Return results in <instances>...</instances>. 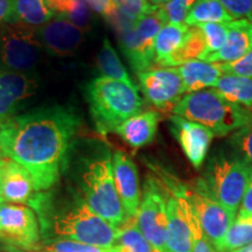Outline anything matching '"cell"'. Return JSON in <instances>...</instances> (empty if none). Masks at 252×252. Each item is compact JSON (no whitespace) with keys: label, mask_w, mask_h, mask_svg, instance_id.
Wrapping results in <instances>:
<instances>
[{"label":"cell","mask_w":252,"mask_h":252,"mask_svg":"<svg viewBox=\"0 0 252 252\" xmlns=\"http://www.w3.org/2000/svg\"><path fill=\"white\" fill-rule=\"evenodd\" d=\"M176 68L182 78L185 94L212 89L223 75L219 63H210L203 60H194Z\"/></svg>","instance_id":"ffe728a7"},{"label":"cell","mask_w":252,"mask_h":252,"mask_svg":"<svg viewBox=\"0 0 252 252\" xmlns=\"http://www.w3.org/2000/svg\"><path fill=\"white\" fill-rule=\"evenodd\" d=\"M87 2L91 11L105 18L112 26L118 20L119 13L112 0H87Z\"/></svg>","instance_id":"74e56055"},{"label":"cell","mask_w":252,"mask_h":252,"mask_svg":"<svg viewBox=\"0 0 252 252\" xmlns=\"http://www.w3.org/2000/svg\"><path fill=\"white\" fill-rule=\"evenodd\" d=\"M40 239L39 222L31 208L0 203V242L23 250L35 248Z\"/></svg>","instance_id":"8fae6325"},{"label":"cell","mask_w":252,"mask_h":252,"mask_svg":"<svg viewBox=\"0 0 252 252\" xmlns=\"http://www.w3.org/2000/svg\"><path fill=\"white\" fill-rule=\"evenodd\" d=\"M229 102L252 109V76L223 74L213 88Z\"/></svg>","instance_id":"603a6c76"},{"label":"cell","mask_w":252,"mask_h":252,"mask_svg":"<svg viewBox=\"0 0 252 252\" xmlns=\"http://www.w3.org/2000/svg\"><path fill=\"white\" fill-rule=\"evenodd\" d=\"M234 20L252 19V0H219Z\"/></svg>","instance_id":"8d00e7d4"},{"label":"cell","mask_w":252,"mask_h":252,"mask_svg":"<svg viewBox=\"0 0 252 252\" xmlns=\"http://www.w3.org/2000/svg\"><path fill=\"white\" fill-rule=\"evenodd\" d=\"M204 50H206V41L201 28L198 26L189 27L181 46L167 62L166 68H176L178 65L180 67L194 60H202Z\"/></svg>","instance_id":"4316f807"},{"label":"cell","mask_w":252,"mask_h":252,"mask_svg":"<svg viewBox=\"0 0 252 252\" xmlns=\"http://www.w3.org/2000/svg\"><path fill=\"white\" fill-rule=\"evenodd\" d=\"M12 0H0V28L5 24L9 8H11Z\"/></svg>","instance_id":"ab89813d"},{"label":"cell","mask_w":252,"mask_h":252,"mask_svg":"<svg viewBox=\"0 0 252 252\" xmlns=\"http://www.w3.org/2000/svg\"><path fill=\"white\" fill-rule=\"evenodd\" d=\"M36 34L43 50L58 58L74 55L84 41L83 30L58 17L36 28Z\"/></svg>","instance_id":"4fadbf2b"},{"label":"cell","mask_w":252,"mask_h":252,"mask_svg":"<svg viewBox=\"0 0 252 252\" xmlns=\"http://www.w3.org/2000/svg\"><path fill=\"white\" fill-rule=\"evenodd\" d=\"M35 186L27 169L13 160L2 158L0 168V195L4 202L25 204L34 196Z\"/></svg>","instance_id":"e0dca14e"},{"label":"cell","mask_w":252,"mask_h":252,"mask_svg":"<svg viewBox=\"0 0 252 252\" xmlns=\"http://www.w3.org/2000/svg\"><path fill=\"white\" fill-rule=\"evenodd\" d=\"M238 216H252V179L239 206Z\"/></svg>","instance_id":"f35d334b"},{"label":"cell","mask_w":252,"mask_h":252,"mask_svg":"<svg viewBox=\"0 0 252 252\" xmlns=\"http://www.w3.org/2000/svg\"><path fill=\"white\" fill-rule=\"evenodd\" d=\"M197 0H171L162 6L165 12L167 24L182 25L185 24L186 18Z\"/></svg>","instance_id":"d6a6232c"},{"label":"cell","mask_w":252,"mask_h":252,"mask_svg":"<svg viewBox=\"0 0 252 252\" xmlns=\"http://www.w3.org/2000/svg\"><path fill=\"white\" fill-rule=\"evenodd\" d=\"M223 74L252 76V50L237 61L231 63H219Z\"/></svg>","instance_id":"d590c367"},{"label":"cell","mask_w":252,"mask_h":252,"mask_svg":"<svg viewBox=\"0 0 252 252\" xmlns=\"http://www.w3.org/2000/svg\"><path fill=\"white\" fill-rule=\"evenodd\" d=\"M81 126L74 109L48 105L15 115L0 124V152L30 173L37 191L59 181Z\"/></svg>","instance_id":"6da1fadb"},{"label":"cell","mask_w":252,"mask_h":252,"mask_svg":"<svg viewBox=\"0 0 252 252\" xmlns=\"http://www.w3.org/2000/svg\"><path fill=\"white\" fill-rule=\"evenodd\" d=\"M231 23V21H230ZM202 31L204 41H206V50L202 60H206L210 55L215 54L224 46L229 32V23L203 24L198 26Z\"/></svg>","instance_id":"f546056e"},{"label":"cell","mask_w":252,"mask_h":252,"mask_svg":"<svg viewBox=\"0 0 252 252\" xmlns=\"http://www.w3.org/2000/svg\"><path fill=\"white\" fill-rule=\"evenodd\" d=\"M230 252H252V242L247 245H244V247L236 249V250L230 251Z\"/></svg>","instance_id":"60d3db41"},{"label":"cell","mask_w":252,"mask_h":252,"mask_svg":"<svg viewBox=\"0 0 252 252\" xmlns=\"http://www.w3.org/2000/svg\"><path fill=\"white\" fill-rule=\"evenodd\" d=\"M166 24L167 19L162 6H156L151 13L121 33V48L137 74L152 68L156 37Z\"/></svg>","instance_id":"52a82bcc"},{"label":"cell","mask_w":252,"mask_h":252,"mask_svg":"<svg viewBox=\"0 0 252 252\" xmlns=\"http://www.w3.org/2000/svg\"><path fill=\"white\" fill-rule=\"evenodd\" d=\"M54 18L46 0H12L5 24L41 27Z\"/></svg>","instance_id":"44dd1931"},{"label":"cell","mask_w":252,"mask_h":252,"mask_svg":"<svg viewBox=\"0 0 252 252\" xmlns=\"http://www.w3.org/2000/svg\"><path fill=\"white\" fill-rule=\"evenodd\" d=\"M169 121L172 133L180 144L185 156L195 168L200 169L206 160L210 144L215 135L206 126L187 121L179 116L172 115Z\"/></svg>","instance_id":"5bb4252c"},{"label":"cell","mask_w":252,"mask_h":252,"mask_svg":"<svg viewBox=\"0 0 252 252\" xmlns=\"http://www.w3.org/2000/svg\"><path fill=\"white\" fill-rule=\"evenodd\" d=\"M97 64L102 72V76L113 78V80L123 82L130 87H138L132 81L131 76L119 59L118 53L113 48L108 37H104L102 47H100L98 56H97Z\"/></svg>","instance_id":"83f0119b"},{"label":"cell","mask_w":252,"mask_h":252,"mask_svg":"<svg viewBox=\"0 0 252 252\" xmlns=\"http://www.w3.org/2000/svg\"><path fill=\"white\" fill-rule=\"evenodd\" d=\"M160 113L157 110L141 111L128 118L115 131L128 146L134 150L151 144L156 138Z\"/></svg>","instance_id":"d6986e66"},{"label":"cell","mask_w":252,"mask_h":252,"mask_svg":"<svg viewBox=\"0 0 252 252\" xmlns=\"http://www.w3.org/2000/svg\"><path fill=\"white\" fill-rule=\"evenodd\" d=\"M118 13L126 20L134 24L146 14L151 13L156 6L149 0H112Z\"/></svg>","instance_id":"4dcf8cb0"},{"label":"cell","mask_w":252,"mask_h":252,"mask_svg":"<svg viewBox=\"0 0 252 252\" xmlns=\"http://www.w3.org/2000/svg\"><path fill=\"white\" fill-rule=\"evenodd\" d=\"M172 113L206 126L217 137L234 133L252 119V110L229 102L213 88L186 94Z\"/></svg>","instance_id":"3957f363"},{"label":"cell","mask_w":252,"mask_h":252,"mask_svg":"<svg viewBox=\"0 0 252 252\" xmlns=\"http://www.w3.org/2000/svg\"><path fill=\"white\" fill-rule=\"evenodd\" d=\"M252 179V166L237 153L214 154L207 163L202 180L219 202L237 214Z\"/></svg>","instance_id":"277c9868"},{"label":"cell","mask_w":252,"mask_h":252,"mask_svg":"<svg viewBox=\"0 0 252 252\" xmlns=\"http://www.w3.org/2000/svg\"><path fill=\"white\" fill-rule=\"evenodd\" d=\"M252 50V19H239L229 23L228 37L224 46L203 61L231 63Z\"/></svg>","instance_id":"ac0fdd59"},{"label":"cell","mask_w":252,"mask_h":252,"mask_svg":"<svg viewBox=\"0 0 252 252\" xmlns=\"http://www.w3.org/2000/svg\"><path fill=\"white\" fill-rule=\"evenodd\" d=\"M0 157H1V152H0ZM0 159H1V158H0Z\"/></svg>","instance_id":"ee69618b"},{"label":"cell","mask_w":252,"mask_h":252,"mask_svg":"<svg viewBox=\"0 0 252 252\" xmlns=\"http://www.w3.org/2000/svg\"><path fill=\"white\" fill-rule=\"evenodd\" d=\"M157 252H160V251H157Z\"/></svg>","instance_id":"f6af8a7d"},{"label":"cell","mask_w":252,"mask_h":252,"mask_svg":"<svg viewBox=\"0 0 252 252\" xmlns=\"http://www.w3.org/2000/svg\"><path fill=\"white\" fill-rule=\"evenodd\" d=\"M43 252H108V249L94 247L70 239H61L46 245Z\"/></svg>","instance_id":"e575fe53"},{"label":"cell","mask_w":252,"mask_h":252,"mask_svg":"<svg viewBox=\"0 0 252 252\" xmlns=\"http://www.w3.org/2000/svg\"><path fill=\"white\" fill-rule=\"evenodd\" d=\"M189 26L186 24L175 25L166 24L159 31L156 37L154 47V62L160 67L166 68L167 62L174 55V53L181 46Z\"/></svg>","instance_id":"7402d4cb"},{"label":"cell","mask_w":252,"mask_h":252,"mask_svg":"<svg viewBox=\"0 0 252 252\" xmlns=\"http://www.w3.org/2000/svg\"><path fill=\"white\" fill-rule=\"evenodd\" d=\"M151 2H152V5L154 6H163L166 5L167 2H169L171 0H150Z\"/></svg>","instance_id":"b9f144b4"},{"label":"cell","mask_w":252,"mask_h":252,"mask_svg":"<svg viewBox=\"0 0 252 252\" xmlns=\"http://www.w3.org/2000/svg\"><path fill=\"white\" fill-rule=\"evenodd\" d=\"M229 143L238 156L252 166V119L229 138Z\"/></svg>","instance_id":"1f68e13d"},{"label":"cell","mask_w":252,"mask_h":252,"mask_svg":"<svg viewBox=\"0 0 252 252\" xmlns=\"http://www.w3.org/2000/svg\"><path fill=\"white\" fill-rule=\"evenodd\" d=\"M2 159V158H1ZM1 159H0V168H1ZM4 202V201H2V198H1V195H0V203H2Z\"/></svg>","instance_id":"7bdbcfd3"},{"label":"cell","mask_w":252,"mask_h":252,"mask_svg":"<svg viewBox=\"0 0 252 252\" xmlns=\"http://www.w3.org/2000/svg\"><path fill=\"white\" fill-rule=\"evenodd\" d=\"M186 194L194 208L204 234L215 250L220 252L223 241L230 226L234 223L236 214L223 207L213 196L202 178L197 179L193 185H187Z\"/></svg>","instance_id":"30bf717a"},{"label":"cell","mask_w":252,"mask_h":252,"mask_svg":"<svg viewBox=\"0 0 252 252\" xmlns=\"http://www.w3.org/2000/svg\"><path fill=\"white\" fill-rule=\"evenodd\" d=\"M42 50L36 28L20 24L0 28V67L27 74L35 69Z\"/></svg>","instance_id":"ba28073f"},{"label":"cell","mask_w":252,"mask_h":252,"mask_svg":"<svg viewBox=\"0 0 252 252\" xmlns=\"http://www.w3.org/2000/svg\"><path fill=\"white\" fill-rule=\"evenodd\" d=\"M83 201L97 215L119 228L127 220L113 179L112 158L103 154L88 163L82 173Z\"/></svg>","instance_id":"5b68a950"},{"label":"cell","mask_w":252,"mask_h":252,"mask_svg":"<svg viewBox=\"0 0 252 252\" xmlns=\"http://www.w3.org/2000/svg\"><path fill=\"white\" fill-rule=\"evenodd\" d=\"M135 222L141 234L157 251L166 252L167 191L159 179L147 176Z\"/></svg>","instance_id":"9c48e42d"},{"label":"cell","mask_w":252,"mask_h":252,"mask_svg":"<svg viewBox=\"0 0 252 252\" xmlns=\"http://www.w3.org/2000/svg\"><path fill=\"white\" fill-rule=\"evenodd\" d=\"M54 17L65 19L86 32L91 26L93 11L87 0H46Z\"/></svg>","instance_id":"cb8c5ba5"},{"label":"cell","mask_w":252,"mask_h":252,"mask_svg":"<svg viewBox=\"0 0 252 252\" xmlns=\"http://www.w3.org/2000/svg\"><path fill=\"white\" fill-rule=\"evenodd\" d=\"M138 90L102 75L91 80L86 87V99L94 130L104 137L115 133L119 125L141 112L144 103Z\"/></svg>","instance_id":"7a4b0ae2"},{"label":"cell","mask_w":252,"mask_h":252,"mask_svg":"<svg viewBox=\"0 0 252 252\" xmlns=\"http://www.w3.org/2000/svg\"><path fill=\"white\" fill-rule=\"evenodd\" d=\"M108 252H157L138 228L135 217H128L118 228L115 244Z\"/></svg>","instance_id":"d4e9b609"},{"label":"cell","mask_w":252,"mask_h":252,"mask_svg":"<svg viewBox=\"0 0 252 252\" xmlns=\"http://www.w3.org/2000/svg\"><path fill=\"white\" fill-rule=\"evenodd\" d=\"M54 231L64 239L109 249L115 244L118 228L97 215L82 201L55 220Z\"/></svg>","instance_id":"8992f818"},{"label":"cell","mask_w":252,"mask_h":252,"mask_svg":"<svg viewBox=\"0 0 252 252\" xmlns=\"http://www.w3.org/2000/svg\"><path fill=\"white\" fill-rule=\"evenodd\" d=\"M252 242V216H237L223 241L222 251L230 252Z\"/></svg>","instance_id":"f1b7e54d"},{"label":"cell","mask_w":252,"mask_h":252,"mask_svg":"<svg viewBox=\"0 0 252 252\" xmlns=\"http://www.w3.org/2000/svg\"><path fill=\"white\" fill-rule=\"evenodd\" d=\"M35 77L0 67V124L14 117L25 100L35 94Z\"/></svg>","instance_id":"9a60e30c"},{"label":"cell","mask_w":252,"mask_h":252,"mask_svg":"<svg viewBox=\"0 0 252 252\" xmlns=\"http://www.w3.org/2000/svg\"><path fill=\"white\" fill-rule=\"evenodd\" d=\"M112 168L116 189L126 216L135 217L141 198L137 166L125 152L116 151L112 156Z\"/></svg>","instance_id":"2e32d148"},{"label":"cell","mask_w":252,"mask_h":252,"mask_svg":"<svg viewBox=\"0 0 252 252\" xmlns=\"http://www.w3.org/2000/svg\"><path fill=\"white\" fill-rule=\"evenodd\" d=\"M191 204V203H190ZM190 226H191V237H193V250L191 252H217L207 235L204 234L202 226L200 224L194 208L190 209Z\"/></svg>","instance_id":"836d02e7"},{"label":"cell","mask_w":252,"mask_h":252,"mask_svg":"<svg viewBox=\"0 0 252 252\" xmlns=\"http://www.w3.org/2000/svg\"><path fill=\"white\" fill-rule=\"evenodd\" d=\"M230 21H234V19L219 0H197L189 11L185 24L193 27L203 24H222Z\"/></svg>","instance_id":"484cf974"},{"label":"cell","mask_w":252,"mask_h":252,"mask_svg":"<svg viewBox=\"0 0 252 252\" xmlns=\"http://www.w3.org/2000/svg\"><path fill=\"white\" fill-rule=\"evenodd\" d=\"M137 75L145 98L154 108L162 111L173 110L185 96L184 83L178 68L150 69Z\"/></svg>","instance_id":"7c38bea8"}]
</instances>
